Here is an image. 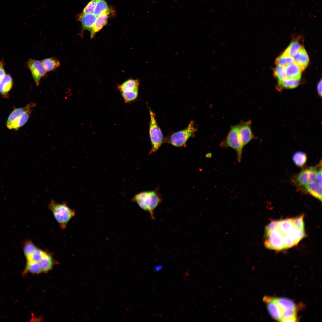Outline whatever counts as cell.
Instances as JSON below:
<instances>
[{
	"label": "cell",
	"mask_w": 322,
	"mask_h": 322,
	"mask_svg": "<svg viewBox=\"0 0 322 322\" xmlns=\"http://www.w3.org/2000/svg\"><path fill=\"white\" fill-rule=\"evenodd\" d=\"M132 200L142 209L148 212L152 219H155L154 211L161 201L157 192L154 191L143 192L135 195Z\"/></svg>",
	"instance_id": "cell-1"
},
{
	"label": "cell",
	"mask_w": 322,
	"mask_h": 322,
	"mask_svg": "<svg viewBox=\"0 0 322 322\" xmlns=\"http://www.w3.org/2000/svg\"><path fill=\"white\" fill-rule=\"evenodd\" d=\"M48 207L62 230L66 227L69 221L75 215V211L65 202L57 203L52 200Z\"/></svg>",
	"instance_id": "cell-2"
},
{
	"label": "cell",
	"mask_w": 322,
	"mask_h": 322,
	"mask_svg": "<svg viewBox=\"0 0 322 322\" xmlns=\"http://www.w3.org/2000/svg\"><path fill=\"white\" fill-rule=\"evenodd\" d=\"M242 122L235 125L232 126L226 137L221 143L220 146L222 148H230L236 152L237 160L240 162L242 158L243 148L239 137V130Z\"/></svg>",
	"instance_id": "cell-3"
},
{
	"label": "cell",
	"mask_w": 322,
	"mask_h": 322,
	"mask_svg": "<svg viewBox=\"0 0 322 322\" xmlns=\"http://www.w3.org/2000/svg\"><path fill=\"white\" fill-rule=\"evenodd\" d=\"M150 117L149 134L152 148L150 154L156 152L162 144L163 138L162 131L157 123L154 113L149 109Z\"/></svg>",
	"instance_id": "cell-4"
},
{
	"label": "cell",
	"mask_w": 322,
	"mask_h": 322,
	"mask_svg": "<svg viewBox=\"0 0 322 322\" xmlns=\"http://www.w3.org/2000/svg\"><path fill=\"white\" fill-rule=\"evenodd\" d=\"M139 81L130 79L117 86L125 103H128L135 100L138 95Z\"/></svg>",
	"instance_id": "cell-5"
},
{
	"label": "cell",
	"mask_w": 322,
	"mask_h": 322,
	"mask_svg": "<svg viewBox=\"0 0 322 322\" xmlns=\"http://www.w3.org/2000/svg\"><path fill=\"white\" fill-rule=\"evenodd\" d=\"M197 129L194 122L191 121L185 129L172 134L167 140L168 143L176 147L185 145L188 139L193 136Z\"/></svg>",
	"instance_id": "cell-6"
},
{
	"label": "cell",
	"mask_w": 322,
	"mask_h": 322,
	"mask_svg": "<svg viewBox=\"0 0 322 322\" xmlns=\"http://www.w3.org/2000/svg\"><path fill=\"white\" fill-rule=\"evenodd\" d=\"M266 236L264 244L267 248L276 250L286 249L284 241L285 236L278 226Z\"/></svg>",
	"instance_id": "cell-7"
},
{
	"label": "cell",
	"mask_w": 322,
	"mask_h": 322,
	"mask_svg": "<svg viewBox=\"0 0 322 322\" xmlns=\"http://www.w3.org/2000/svg\"><path fill=\"white\" fill-rule=\"evenodd\" d=\"M317 170L316 167H311L303 169L295 177V183L303 188L309 182L315 181Z\"/></svg>",
	"instance_id": "cell-8"
},
{
	"label": "cell",
	"mask_w": 322,
	"mask_h": 322,
	"mask_svg": "<svg viewBox=\"0 0 322 322\" xmlns=\"http://www.w3.org/2000/svg\"><path fill=\"white\" fill-rule=\"evenodd\" d=\"M27 67L31 72L36 85L38 86L41 79L45 75L47 72L44 68L41 61L30 59L27 62Z\"/></svg>",
	"instance_id": "cell-9"
},
{
	"label": "cell",
	"mask_w": 322,
	"mask_h": 322,
	"mask_svg": "<svg viewBox=\"0 0 322 322\" xmlns=\"http://www.w3.org/2000/svg\"><path fill=\"white\" fill-rule=\"evenodd\" d=\"M36 106L34 103H30L25 107L14 109L9 115L6 125L7 128L10 129H14L15 127L23 114Z\"/></svg>",
	"instance_id": "cell-10"
},
{
	"label": "cell",
	"mask_w": 322,
	"mask_h": 322,
	"mask_svg": "<svg viewBox=\"0 0 322 322\" xmlns=\"http://www.w3.org/2000/svg\"><path fill=\"white\" fill-rule=\"evenodd\" d=\"M251 121L249 120L242 122L239 130V139L243 148L255 138L251 128Z\"/></svg>",
	"instance_id": "cell-11"
},
{
	"label": "cell",
	"mask_w": 322,
	"mask_h": 322,
	"mask_svg": "<svg viewBox=\"0 0 322 322\" xmlns=\"http://www.w3.org/2000/svg\"><path fill=\"white\" fill-rule=\"evenodd\" d=\"M263 301L267 304L268 311L271 316L274 319L280 321L282 315L281 312L273 298L265 296Z\"/></svg>",
	"instance_id": "cell-12"
},
{
	"label": "cell",
	"mask_w": 322,
	"mask_h": 322,
	"mask_svg": "<svg viewBox=\"0 0 322 322\" xmlns=\"http://www.w3.org/2000/svg\"><path fill=\"white\" fill-rule=\"evenodd\" d=\"M294 62L299 66L301 71L305 70L309 62V56L304 47L301 46L297 53L293 57Z\"/></svg>",
	"instance_id": "cell-13"
},
{
	"label": "cell",
	"mask_w": 322,
	"mask_h": 322,
	"mask_svg": "<svg viewBox=\"0 0 322 322\" xmlns=\"http://www.w3.org/2000/svg\"><path fill=\"white\" fill-rule=\"evenodd\" d=\"M97 17L93 13L81 14L78 19L81 23L83 29L90 32L95 25Z\"/></svg>",
	"instance_id": "cell-14"
},
{
	"label": "cell",
	"mask_w": 322,
	"mask_h": 322,
	"mask_svg": "<svg viewBox=\"0 0 322 322\" xmlns=\"http://www.w3.org/2000/svg\"><path fill=\"white\" fill-rule=\"evenodd\" d=\"M303 188L308 193L321 201L322 185L314 181L309 182Z\"/></svg>",
	"instance_id": "cell-15"
},
{
	"label": "cell",
	"mask_w": 322,
	"mask_h": 322,
	"mask_svg": "<svg viewBox=\"0 0 322 322\" xmlns=\"http://www.w3.org/2000/svg\"><path fill=\"white\" fill-rule=\"evenodd\" d=\"M55 260L52 255L49 253L45 252L42 258L39 262L42 273H47L52 270L55 264Z\"/></svg>",
	"instance_id": "cell-16"
},
{
	"label": "cell",
	"mask_w": 322,
	"mask_h": 322,
	"mask_svg": "<svg viewBox=\"0 0 322 322\" xmlns=\"http://www.w3.org/2000/svg\"><path fill=\"white\" fill-rule=\"evenodd\" d=\"M109 14V13H105L97 16L95 25L90 31L91 38H93L96 34L107 24Z\"/></svg>",
	"instance_id": "cell-17"
},
{
	"label": "cell",
	"mask_w": 322,
	"mask_h": 322,
	"mask_svg": "<svg viewBox=\"0 0 322 322\" xmlns=\"http://www.w3.org/2000/svg\"><path fill=\"white\" fill-rule=\"evenodd\" d=\"M273 299L280 308L282 315L285 311L297 308L294 302L289 298L279 297L273 298Z\"/></svg>",
	"instance_id": "cell-18"
},
{
	"label": "cell",
	"mask_w": 322,
	"mask_h": 322,
	"mask_svg": "<svg viewBox=\"0 0 322 322\" xmlns=\"http://www.w3.org/2000/svg\"><path fill=\"white\" fill-rule=\"evenodd\" d=\"M13 84L12 78L8 74H5L0 82V94L7 97Z\"/></svg>",
	"instance_id": "cell-19"
},
{
	"label": "cell",
	"mask_w": 322,
	"mask_h": 322,
	"mask_svg": "<svg viewBox=\"0 0 322 322\" xmlns=\"http://www.w3.org/2000/svg\"><path fill=\"white\" fill-rule=\"evenodd\" d=\"M285 67L287 78L300 80L301 76V70L294 62Z\"/></svg>",
	"instance_id": "cell-20"
},
{
	"label": "cell",
	"mask_w": 322,
	"mask_h": 322,
	"mask_svg": "<svg viewBox=\"0 0 322 322\" xmlns=\"http://www.w3.org/2000/svg\"><path fill=\"white\" fill-rule=\"evenodd\" d=\"M278 227L285 235L292 232L296 228L294 219L280 220Z\"/></svg>",
	"instance_id": "cell-21"
},
{
	"label": "cell",
	"mask_w": 322,
	"mask_h": 322,
	"mask_svg": "<svg viewBox=\"0 0 322 322\" xmlns=\"http://www.w3.org/2000/svg\"><path fill=\"white\" fill-rule=\"evenodd\" d=\"M42 65L47 72L53 71L60 65L59 61L54 58H45L41 61Z\"/></svg>",
	"instance_id": "cell-22"
},
{
	"label": "cell",
	"mask_w": 322,
	"mask_h": 322,
	"mask_svg": "<svg viewBox=\"0 0 322 322\" xmlns=\"http://www.w3.org/2000/svg\"><path fill=\"white\" fill-rule=\"evenodd\" d=\"M300 80L287 78L283 80L278 82L277 88L279 90L283 89H291L295 88L299 85Z\"/></svg>",
	"instance_id": "cell-23"
},
{
	"label": "cell",
	"mask_w": 322,
	"mask_h": 322,
	"mask_svg": "<svg viewBox=\"0 0 322 322\" xmlns=\"http://www.w3.org/2000/svg\"><path fill=\"white\" fill-rule=\"evenodd\" d=\"M292 160L297 166L302 167L306 162L307 157L305 153L301 151H298L293 155Z\"/></svg>",
	"instance_id": "cell-24"
},
{
	"label": "cell",
	"mask_w": 322,
	"mask_h": 322,
	"mask_svg": "<svg viewBox=\"0 0 322 322\" xmlns=\"http://www.w3.org/2000/svg\"><path fill=\"white\" fill-rule=\"evenodd\" d=\"M108 5L105 0H98L93 13L97 17L105 13H110Z\"/></svg>",
	"instance_id": "cell-25"
},
{
	"label": "cell",
	"mask_w": 322,
	"mask_h": 322,
	"mask_svg": "<svg viewBox=\"0 0 322 322\" xmlns=\"http://www.w3.org/2000/svg\"><path fill=\"white\" fill-rule=\"evenodd\" d=\"M41 273V269L39 263L27 261L24 271V274H25L27 273L38 274Z\"/></svg>",
	"instance_id": "cell-26"
},
{
	"label": "cell",
	"mask_w": 322,
	"mask_h": 322,
	"mask_svg": "<svg viewBox=\"0 0 322 322\" xmlns=\"http://www.w3.org/2000/svg\"><path fill=\"white\" fill-rule=\"evenodd\" d=\"M273 71L274 77L278 82L281 81L287 78L286 71L285 66L277 65Z\"/></svg>",
	"instance_id": "cell-27"
},
{
	"label": "cell",
	"mask_w": 322,
	"mask_h": 322,
	"mask_svg": "<svg viewBox=\"0 0 322 322\" xmlns=\"http://www.w3.org/2000/svg\"><path fill=\"white\" fill-rule=\"evenodd\" d=\"M294 62L293 57L283 53L277 57L275 61L276 65H280L286 66Z\"/></svg>",
	"instance_id": "cell-28"
},
{
	"label": "cell",
	"mask_w": 322,
	"mask_h": 322,
	"mask_svg": "<svg viewBox=\"0 0 322 322\" xmlns=\"http://www.w3.org/2000/svg\"><path fill=\"white\" fill-rule=\"evenodd\" d=\"M38 248L30 240L26 241L24 244L23 250L24 255L27 260Z\"/></svg>",
	"instance_id": "cell-29"
},
{
	"label": "cell",
	"mask_w": 322,
	"mask_h": 322,
	"mask_svg": "<svg viewBox=\"0 0 322 322\" xmlns=\"http://www.w3.org/2000/svg\"><path fill=\"white\" fill-rule=\"evenodd\" d=\"M301 46L298 41H293L283 52L293 57L297 53Z\"/></svg>",
	"instance_id": "cell-30"
},
{
	"label": "cell",
	"mask_w": 322,
	"mask_h": 322,
	"mask_svg": "<svg viewBox=\"0 0 322 322\" xmlns=\"http://www.w3.org/2000/svg\"><path fill=\"white\" fill-rule=\"evenodd\" d=\"M32 110L30 109L23 114L16 123L14 130H17L27 123L31 114Z\"/></svg>",
	"instance_id": "cell-31"
},
{
	"label": "cell",
	"mask_w": 322,
	"mask_h": 322,
	"mask_svg": "<svg viewBox=\"0 0 322 322\" xmlns=\"http://www.w3.org/2000/svg\"><path fill=\"white\" fill-rule=\"evenodd\" d=\"M45 251L37 248L27 261L38 262L40 261L45 253Z\"/></svg>",
	"instance_id": "cell-32"
},
{
	"label": "cell",
	"mask_w": 322,
	"mask_h": 322,
	"mask_svg": "<svg viewBox=\"0 0 322 322\" xmlns=\"http://www.w3.org/2000/svg\"><path fill=\"white\" fill-rule=\"evenodd\" d=\"M293 231L285 235L284 241L286 249L290 248L295 245L298 243L293 236Z\"/></svg>",
	"instance_id": "cell-33"
},
{
	"label": "cell",
	"mask_w": 322,
	"mask_h": 322,
	"mask_svg": "<svg viewBox=\"0 0 322 322\" xmlns=\"http://www.w3.org/2000/svg\"><path fill=\"white\" fill-rule=\"evenodd\" d=\"M98 0H92L84 8L83 13H93L96 7Z\"/></svg>",
	"instance_id": "cell-34"
},
{
	"label": "cell",
	"mask_w": 322,
	"mask_h": 322,
	"mask_svg": "<svg viewBox=\"0 0 322 322\" xmlns=\"http://www.w3.org/2000/svg\"><path fill=\"white\" fill-rule=\"evenodd\" d=\"M280 220H274L267 225L265 228V235H267L272 231L278 227Z\"/></svg>",
	"instance_id": "cell-35"
},
{
	"label": "cell",
	"mask_w": 322,
	"mask_h": 322,
	"mask_svg": "<svg viewBox=\"0 0 322 322\" xmlns=\"http://www.w3.org/2000/svg\"><path fill=\"white\" fill-rule=\"evenodd\" d=\"M303 215L294 219V221L295 227L300 230H304V224Z\"/></svg>",
	"instance_id": "cell-36"
},
{
	"label": "cell",
	"mask_w": 322,
	"mask_h": 322,
	"mask_svg": "<svg viewBox=\"0 0 322 322\" xmlns=\"http://www.w3.org/2000/svg\"><path fill=\"white\" fill-rule=\"evenodd\" d=\"M315 181L319 184L322 185V168L321 166L319 169L317 170L316 177Z\"/></svg>",
	"instance_id": "cell-37"
},
{
	"label": "cell",
	"mask_w": 322,
	"mask_h": 322,
	"mask_svg": "<svg viewBox=\"0 0 322 322\" xmlns=\"http://www.w3.org/2000/svg\"><path fill=\"white\" fill-rule=\"evenodd\" d=\"M4 64L3 61L0 62V82L6 74L4 69Z\"/></svg>",
	"instance_id": "cell-38"
},
{
	"label": "cell",
	"mask_w": 322,
	"mask_h": 322,
	"mask_svg": "<svg viewBox=\"0 0 322 322\" xmlns=\"http://www.w3.org/2000/svg\"><path fill=\"white\" fill-rule=\"evenodd\" d=\"M317 88L318 94L321 96L322 95V80L321 79L318 83Z\"/></svg>",
	"instance_id": "cell-39"
},
{
	"label": "cell",
	"mask_w": 322,
	"mask_h": 322,
	"mask_svg": "<svg viewBox=\"0 0 322 322\" xmlns=\"http://www.w3.org/2000/svg\"><path fill=\"white\" fill-rule=\"evenodd\" d=\"M163 267L161 265H157L154 267L153 270L155 272H158L162 270Z\"/></svg>",
	"instance_id": "cell-40"
}]
</instances>
